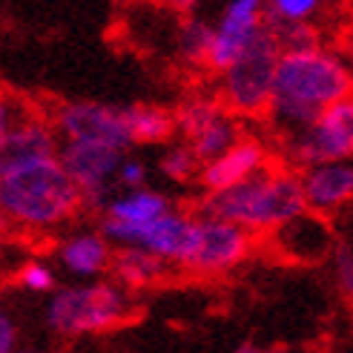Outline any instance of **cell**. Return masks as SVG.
I'll use <instances>...</instances> for the list:
<instances>
[{"mask_svg":"<svg viewBox=\"0 0 353 353\" xmlns=\"http://www.w3.org/2000/svg\"><path fill=\"white\" fill-rule=\"evenodd\" d=\"M350 63L336 46L319 43L310 49L279 52L273 72V95L268 121L279 138L307 127L325 110L350 101Z\"/></svg>","mask_w":353,"mask_h":353,"instance_id":"obj_1","label":"cell"},{"mask_svg":"<svg viewBox=\"0 0 353 353\" xmlns=\"http://www.w3.org/2000/svg\"><path fill=\"white\" fill-rule=\"evenodd\" d=\"M83 210L81 192L63 172L58 155L0 167V213L12 236H61Z\"/></svg>","mask_w":353,"mask_h":353,"instance_id":"obj_2","label":"cell"},{"mask_svg":"<svg viewBox=\"0 0 353 353\" xmlns=\"http://www.w3.org/2000/svg\"><path fill=\"white\" fill-rule=\"evenodd\" d=\"M201 213L236 224L247 236H273L296 216L305 213L299 172L285 164H270L233 190L204 199Z\"/></svg>","mask_w":353,"mask_h":353,"instance_id":"obj_3","label":"cell"},{"mask_svg":"<svg viewBox=\"0 0 353 353\" xmlns=\"http://www.w3.org/2000/svg\"><path fill=\"white\" fill-rule=\"evenodd\" d=\"M138 316L135 296L118 288L115 281H69L58 285V290L43 305V325L55 339L75 342L103 336L132 322Z\"/></svg>","mask_w":353,"mask_h":353,"instance_id":"obj_4","label":"cell"},{"mask_svg":"<svg viewBox=\"0 0 353 353\" xmlns=\"http://www.w3.org/2000/svg\"><path fill=\"white\" fill-rule=\"evenodd\" d=\"M276 61H279V43L264 26L261 38L250 46V52H244L233 66L219 72L221 78L216 98L221 101V107L239 121L268 118Z\"/></svg>","mask_w":353,"mask_h":353,"instance_id":"obj_5","label":"cell"},{"mask_svg":"<svg viewBox=\"0 0 353 353\" xmlns=\"http://www.w3.org/2000/svg\"><path fill=\"white\" fill-rule=\"evenodd\" d=\"M285 167L302 172L319 164L350 161L353 155V101H342L313 118L307 127L279 138Z\"/></svg>","mask_w":353,"mask_h":353,"instance_id":"obj_6","label":"cell"},{"mask_svg":"<svg viewBox=\"0 0 353 353\" xmlns=\"http://www.w3.org/2000/svg\"><path fill=\"white\" fill-rule=\"evenodd\" d=\"M175 115V138L192 150L201 164L219 158L244 135V127L236 115H230L216 95H190L181 101Z\"/></svg>","mask_w":353,"mask_h":353,"instance_id":"obj_7","label":"cell"},{"mask_svg":"<svg viewBox=\"0 0 353 353\" xmlns=\"http://www.w3.org/2000/svg\"><path fill=\"white\" fill-rule=\"evenodd\" d=\"M196 244H192V253L187 261V273L201 276V279H216V276H227L239 270L241 264L250 259L256 239L247 236L244 230H239L236 224L207 216V213H196Z\"/></svg>","mask_w":353,"mask_h":353,"instance_id":"obj_8","label":"cell"},{"mask_svg":"<svg viewBox=\"0 0 353 353\" xmlns=\"http://www.w3.org/2000/svg\"><path fill=\"white\" fill-rule=\"evenodd\" d=\"M58 144H101L130 152L121 107L101 101H66L49 115Z\"/></svg>","mask_w":353,"mask_h":353,"instance_id":"obj_9","label":"cell"},{"mask_svg":"<svg viewBox=\"0 0 353 353\" xmlns=\"http://www.w3.org/2000/svg\"><path fill=\"white\" fill-rule=\"evenodd\" d=\"M123 155L127 152L101 144H58V161L78 187L86 210H101L115 196V172Z\"/></svg>","mask_w":353,"mask_h":353,"instance_id":"obj_10","label":"cell"},{"mask_svg":"<svg viewBox=\"0 0 353 353\" xmlns=\"http://www.w3.org/2000/svg\"><path fill=\"white\" fill-rule=\"evenodd\" d=\"M264 12L259 0H230L213 21V43H210L207 69L224 72L244 52L261 38Z\"/></svg>","mask_w":353,"mask_h":353,"instance_id":"obj_11","label":"cell"},{"mask_svg":"<svg viewBox=\"0 0 353 353\" xmlns=\"http://www.w3.org/2000/svg\"><path fill=\"white\" fill-rule=\"evenodd\" d=\"M112 256L115 247L98 227H69L55 241L52 264L69 281H98L110 276Z\"/></svg>","mask_w":353,"mask_h":353,"instance_id":"obj_12","label":"cell"},{"mask_svg":"<svg viewBox=\"0 0 353 353\" xmlns=\"http://www.w3.org/2000/svg\"><path fill=\"white\" fill-rule=\"evenodd\" d=\"M172 207H175L172 199L152 184L144 190H135V192H115V196L98 210L101 213L98 230L107 236V241L112 247H123L132 233H138L141 227H147L150 221L161 219Z\"/></svg>","mask_w":353,"mask_h":353,"instance_id":"obj_13","label":"cell"},{"mask_svg":"<svg viewBox=\"0 0 353 353\" xmlns=\"http://www.w3.org/2000/svg\"><path fill=\"white\" fill-rule=\"evenodd\" d=\"M270 164H273V150L268 147V141L244 132L230 150H224L219 158L201 164L196 181L201 184L207 196H216V192L233 190L244 181H250L253 175L268 170Z\"/></svg>","mask_w":353,"mask_h":353,"instance_id":"obj_14","label":"cell"},{"mask_svg":"<svg viewBox=\"0 0 353 353\" xmlns=\"http://www.w3.org/2000/svg\"><path fill=\"white\" fill-rule=\"evenodd\" d=\"M196 221H199L196 213L172 207L161 219H155L147 227H141L138 233H132L123 247L147 250L155 259H161L170 270H184L192 253V244H196Z\"/></svg>","mask_w":353,"mask_h":353,"instance_id":"obj_15","label":"cell"},{"mask_svg":"<svg viewBox=\"0 0 353 353\" xmlns=\"http://www.w3.org/2000/svg\"><path fill=\"white\" fill-rule=\"evenodd\" d=\"M299 184H302V201L307 213L330 221L353 199V167L350 161L310 167L299 172Z\"/></svg>","mask_w":353,"mask_h":353,"instance_id":"obj_16","label":"cell"},{"mask_svg":"<svg viewBox=\"0 0 353 353\" xmlns=\"http://www.w3.org/2000/svg\"><path fill=\"white\" fill-rule=\"evenodd\" d=\"M276 253L281 259H288L293 264H319L327 261L333 244H336V236H333V227L327 219L305 213L296 216L293 221H288L285 227L270 236Z\"/></svg>","mask_w":353,"mask_h":353,"instance_id":"obj_17","label":"cell"},{"mask_svg":"<svg viewBox=\"0 0 353 353\" xmlns=\"http://www.w3.org/2000/svg\"><path fill=\"white\" fill-rule=\"evenodd\" d=\"M46 155H58V135L52 130L49 115H41L26 107V112L14 121V127L0 144V167Z\"/></svg>","mask_w":353,"mask_h":353,"instance_id":"obj_18","label":"cell"},{"mask_svg":"<svg viewBox=\"0 0 353 353\" xmlns=\"http://www.w3.org/2000/svg\"><path fill=\"white\" fill-rule=\"evenodd\" d=\"M170 273L172 270L167 264L147 250H138V247H115L110 279L132 296L141 290H152L158 285H164V279Z\"/></svg>","mask_w":353,"mask_h":353,"instance_id":"obj_19","label":"cell"},{"mask_svg":"<svg viewBox=\"0 0 353 353\" xmlns=\"http://www.w3.org/2000/svg\"><path fill=\"white\" fill-rule=\"evenodd\" d=\"M123 132L132 147H167L175 141V115L158 103H130L121 107Z\"/></svg>","mask_w":353,"mask_h":353,"instance_id":"obj_20","label":"cell"},{"mask_svg":"<svg viewBox=\"0 0 353 353\" xmlns=\"http://www.w3.org/2000/svg\"><path fill=\"white\" fill-rule=\"evenodd\" d=\"M210 43H213V21L204 14H187L175 26V55L187 66L207 69Z\"/></svg>","mask_w":353,"mask_h":353,"instance_id":"obj_21","label":"cell"},{"mask_svg":"<svg viewBox=\"0 0 353 353\" xmlns=\"http://www.w3.org/2000/svg\"><path fill=\"white\" fill-rule=\"evenodd\" d=\"M261 12H264V26L270 32H281L293 26L319 23L325 6L319 0H270V3H261Z\"/></svg>","mask_w":353,"mask_h":353,"instance_id":"obj_22","label":"cell"},{"mask_svg":"<svg viewBox=\"0 0 353 353\" xmlns=\"http://www.w3.org/2000/svg\"><path fill=\"white\" fill-rule=\"evenodd\" d=\"M12 285L17 290H23L26 296H41L49 299L58 290L61 276L55 270L52 259H41V256H26L17 261V268L12 270Z\"/></svg>","mask_w":353,"mask_h":353,"instance_id":"obj_23","label":"cell"},{"mask_svg":"<svg viewBox=\"0 0 353 353\" xmlns=\"http://www.w3.org/2000/svg\"><path fill=\"white\" fill-rule=\"evenodd\" d=\"M158 175L167 179L170 184H190L199 179V170H201V161L187 144H181L179 138L170 141L167 147H161V155H158Z\"/></svg>","mask_w":353,"mask_h":353,"instance_id":"obj_24","label":"cell"},{"mask_svg":"<svg viewBox=\"0 0 353 353\" xmlns=\"http://www.w3.org/2000/svg\"><path fill=\"white\" fill-rule=\"evenodd\" d=\"M150 164L144 158H135V155H123V161L118 164L115 172V192H135V190H144L150 187Z\"/></svg>","mask_w":353,"mask_h":353,"instance_id":"obj_25","label":"cell"},{"mask_svg":"<svg viewBox=\"0 0 353 353\" xmlns=\"http://www.w3.org/2000/svg\"><path fill=\"white\" fill-rule=\"evenodd\" d=\"M327 261H330L333 285H336V290L345 299H350V293H353V247H350V241H336L333 244Z\"/></svg>","mask_w":353,"mask_h":353,"instance_id":"obj_26","label":"cell"},{"mask_svg":"<svg viewBox=\"0 0 353 353\" xmlns=\"http://www.w3.org/2000/svg\"><path fill=\"white\" fill-rule=\"evenodd\" d=\"M21 350V322L9 305L0 302V353Z\"/></svg>","mask_w":353,"mask_h":353,"instance_id":"obj_27","label":"cell"},{"mask_svg":"<svg viewBox=\"0 0 353 353\" xmlns=\"http://www.w3.org/2000/svg\"><path fill=\"white\" fill-rule=\"evenodd\" d=\"M26 112V103L17 101L14 95L3 92L0 90V144H3V138L9 135V130L14 127V121Z\"/></svg>","mask_w":353,"mask_h":353,"instance_id":"obj_28","label":"cell"},{"mask_svg":"<svg viewBox=\"0 0 353 353\" xmlns=\"http://www.w3.org/2000/svg\"><path fill=\"white\" fill-rule=\"evenodd\" d=\"M233 353H285L281 347H276V345H264V342H256V339H250V342H241Z\"/></svg>","mask_w":353,"mask_h":353,"instance_id":"obj_29","label":"cell"},{"mask_svg":"<svg viewBox=\"0 0 353 353\" xmlns=\"http://www.w3.org/2000/svg\"><path fill=\"white\" fill-rule=\"evenodd\" d=\"M9 239H12V230H9V224H6L3 213H0V247H6V244H9Z\"/></svg>","mask_w":353,"mask_h":353,"instance_id":"obj_30","label":"cell"},{"mask_svg":"<svg viewBox=\"0 0 353 353\" xmlns=\"http://www.w3.org/2000/svg\"><path fill=\"white\" fill-rule=\"evenodd\" d=\"M17 353H55V350H49V347H21Z\"/></svg>","mask_w":353,"mask_h":353,"instance_id":"obj_31","label":"cell"},{"mask_svg":"<svg viewBox=\"0 0 353 353\" xmlns=\"http://www.w3.org/2000/svg\"><path fill=\"white\" fill-rule=\"evenodd\" d=\"M0 253H3V247H0ZM12 270L6 268V264H0V288H3V281H6V276H9Z\"/></svg>","mask_w":353,"mask_h":353,"instance_id":"obj_32","label":"cell"}]
</instances>
